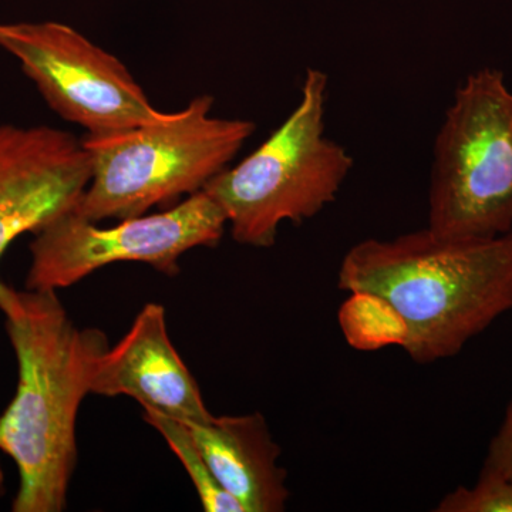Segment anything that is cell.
I'll return each mask as SVG.
<instances>
[{"label":"cell","mask_w":512,"mask_h":512,"mask_svg":"<svg viewBox=\"0 0 512 512\" xmlns=\"http://www.w3.org/2000/svg\"><path fill=\"white\" fill-rule=\"evenodd\" d=\"M326 96L328 76L309 69L301 100L285 123L254 153L202 188L224 211L238 244L272 247L284 222L311 220L335 201L353 158L326 137Z\"/></svg>","instance_id":"277c9868"},{"label":"cell","mask_w":512,"mask_h":512,"mask_svg":"<svg viewBox=\"0 0 512 512\" xmlns=\"http://www.w3.org/2000/svg\"><path fill=\"white\" fill-rule=\"evenodd\" d=\"M90 177L89 153L72 133L0 123V259L19 237L72 211Z\"/></svg>","instance_id":"ba28073f"},{"label":"cell","mask_w":512,"mask_h":512,"mask_svg":"<svg viewBox=\"0 0 512 512\" xmlns=\"http://www.w3.org/2000/svg\"><path fill=\"white\" fill-rule=\"evenodd\" d=\"M143 417L144 421L163 437L167 446L183 464L204 511L244 512L242 505L222 487L212 473L187 424L163 416L154 410H144Z\"/></svg>","instance_id":"7c38bea8"},{"label":"cell","mask_w":512,"mask_h":512,"mask_svg":"<svg viewBox=\"0 0 512 512\" xmlns=\"http://www.w3.org/2000/svg\"><path fill=\"white\" fill-rule=\"evenodd\" d=\"M212 473L244 512H282L289 493L281 447L261 413L187 424Z\"/></svg>","instance_id":"30bf717a"},{"label":"cell","mask_w":512,"mask_h":512,"mask_svg":"<svg viewBox=\"0 0 512 512\" xmlns=\"http://www.w3.org/2000/svg\"><path fill=\"white\" fill-rule=\"evenodd\" d=\"M0 49L20 64L47 106L87 136L120 133L161 114L126 64L72 26L0 23Z\"/></svg>","instance_id":"52a82bcc"},{"label":"cell","mask_w":512,"mask_h":512,"mask_svg":"<svg viewBox=\"0 0 512 512\" xmlns=\"http://www.w3.org/2000/svg\"><path fill=\"white\" fill-rule=\"evenodd\" d=\"M6 495V477L5 470H3L2 461H0V501L5 498Z\"/></svg>","instance_id":"9a60e30c"},{"label":"cell","mask_w":512,"mask_h":512,"mask_svg":"<svg viewBox=\"0 0 512 512\" xmlns=\"http://www.w3.org/2000/svg\"><path fill=\"white\" fill-rule=\"evenodd\" d=\"M483 468L501 474L512 483V399L500 429L490 441Z\"/></svg>","instance_id":"5bb4252c"},{"label":"cell","mask_w":512,"mask_h":512,"mask_svg":"<svg viewBox=\"0 0 512 512\" xmlns=\"http://www.w3.org/2000/svg\"><path fill=\"white\" fill-rule=\"evenodd\" d=\"M427 228L454 241L512 231V92L500 70L470 74L454 94L434 141Z\"/></svg>","instance_id":"5b68a950"},{"label":"cell","mask_w":512,"mask_h":512,"mask_svg":"<svg viewBox=\"0 0 512 512\" xmlns=\"http://www.w3.org/2000/svg\"><path fill=\"white\" fill-rule=\"evenodd\" d=\"M214 99L109 136H87L92 177L73 212L93 222L128 220L202 191L229 167L255 124L211 114Z\"/></svg>","instance_id":"3957f363"},{"label":"cell","mask_w":512,"mask_h":512,"mask_svg":"<svg viewBox=\"0 0 512 512\" xmlns=\"http://www.w3.org/2000/svg\"><path fill=\"white\" fill-rule=\"evenodd\" d=\"M338 286L376 293L400 313L413 362L450 359L512 311V231L481 241L444 239L429 228L365 239L343 256Z\"/></svg>","instance_id":"7a4b0ae2"},{"label":"cell","mask_w":512,"mask_h":512,"mask_svg":"<svg viewBox=\"0 0 512 512\" xmlns=\"http://www.w3.org/2000/svg\"><path fill=\"white\" fill-rule=\"evenodd\" d=\"M436 512H512V483L495 471L481 468L473 487L460 485L441 498Z\"/></svg>","instance_id":"4fadbf2b"},{"label":"cell","mask_w":512,"mask_h":512,"mask_svg":"<svg viewBox=\"0 0 512 512\" xmlns=\"http://www.w3.org/2000/svg\"><path fill=\"white\" fill-rule=\"evenodd\" d=\"M339 325L353 349L375 352L389 346L403 349L407 326L400 313L382 296L367 291L350 292L340 306Z\"/></svg>","instance_id":"8fae6325"},{"label":"cell","mask_w":512,"mask_h":512,"mask_svg":"<svg viewBox=\"0 0 512 512\" xmlns=\"http://www.w3.org/2000/svg\"><path fill=\"white\" fill-rule=\"evenodd\" d=\"M0 312L18 363L0 414V453L18 468L13 512H62L77 466V417L106 333L79 328L55 291L0 286Z\"/></svg>","instance_id":"6da1fadb"},{"label":"cell","mask_w":512,"mask_h":512,"mask_svg":"<svg viewBox=\"0 0 512 512\" xmlns=\"http://www.w3.org/2000/svg\"><path fill=\"white\" fill-rule=\"evenodd\" d=\"M227 225L220 205L204 191L170 210L109 228L67 211L33 234L25 288L57 292L117 262H138L174 276L188 251L217 247Z\"/></svg>","instance_id":"8992f818"},{"label":"cell","mask_w":512,"mask_h":512,"mask_svg":"<svg viewBox=\"0 0 512 512\" xmlns=\"http://www.w3.org/2000/svg\"><path fill=\"white\" fill-rule=\"evenodd\" d=\"M90 393L131 397L143 410L185 424L207 423L214 416L173 345L164 306L156 302L146 303L126 335L101 353Z\"/></svg>","instance_id":"9c48e42d"}]
</instances>
